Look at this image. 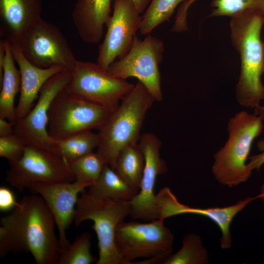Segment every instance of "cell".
<instances>
[{"label":"cell","instance_id":"cell-1","mask_svg":"<svg viewBox=\"0 0 264 264\" xmlns=\"http://www.w3.org/2000/svg\"><path fill=\"white\" fill-rule=\"evenodd\" d=\"M0 225L9 233L13 253L29 252L37 264H57L61 249L55 221L40 195L24 196Z\"/></svg>","mask_w":264,"mask_h":264},{"label":"cell","instance_id":"cell-2","mask_svg":"<svg viewBox=\"0 0 264 264\" xmlns=\"http://www.w3.org/2000/svg\"><path fill=\"white\" fill-rule=\"evenodd\" d=\"M264 16L260 12L246 10L231 18V39L240 54L241 72L236 88V98L243 107L256 109L264 99L263 43L261 32Z\"/></svg>","mask_w":264,"mask_h":264},{"label":"cell","instance_id":"cell-3","mask_svg":"<svg viewBox=\"0 0 264 264\" xmlns=\"http://www.w3.org/2000/svg\"><path fill=\"white\" fill-rule=\"evenodd\" d=\"M154 101L152 94L138 81L98 130L97 153L106 164L114 170L122 150L138 143L146 115Z\"/></svg>","mask_w":264,"mask_h":264},{"label":"cell","instance_id":"cell-4","mask_svg":"<svg viewBox=\"0 0 264 264\" xmlns=\"http://www.w3.org/2000/svg\"><path fill=\"white\" fill-rule=\"evenodd\" d=\"M263 120L259 116L242 110L228 121V138L214 155L212 172L220 184L233 187L245 182L252 171L248 167V159L254 139L262 132Z\"/></svg>","mask_w":264,"mask_h":264},{"label":"cell","instance_id":"cell-5","mask_svg":"<svg viewBox=\"0 0 264 264\" xmlns=\"http://www.w3.org/2000/svg\"><path fill=\"white\" fill-rule=\"evenodd\" d=\"M130 211L131 202L103 199L88 192L79 197L74 223L78 227L86 220L93 222L92 228L97 236L99 252L96 264H125L115 245V233Z\"/></svg>","mask_w":264,"mask_h":264},{"label":"cell","instance_id":"cell-6","mask_svg":"<svg viewBox=\"0 0 264 264\" xmlns=\"http://www.w3.org/2000/svg\"><path fill=\"white\" fill-rule=\"evenodd\" d=\"M112 111L67 92L65 88L52 102L48 114L47 130L54 140L93 130H99Z\"/></svg>","mask_w":264,"mask_h":264},{"label":"cell","instance_id":"cell-7","mask_svg":"<svg viewBox=\"0 0 264 264\" xmlns=\"http://www.w3.org/2000/svg\"><path fill=\"white\" fill-rule=\"evenodd\" d=\"M164 220L147 223L123 221L118 225L115 243L125 264L137 258L162 257L167 260L172 254L174 237Z\"/></svg>","mask_w":264,"mask_h":264},{"label":"cell","instance_id":"cell-8","mask_svg":"<svg viewBox=\"0 0 264 264\" xmlns=\"http://www.w3.org/2000/svg\"><path fill=\"white\" fill-rule=\"evenodd\" d=\"M71 73V79L65 88L67 92L112 112L135 85L114 77L97 63L89 62L77 60Z\"/></svg>","mask_w":264,"mask_h":264},{"label":"cell","instance_id":"cell-9","mask_svg":"<svg viewBox=\"0 0 264 264\" xmlns=\"http://www.w3.org/2000/svg\"><path fill=\"white\" fill-rule=\"evenodd\" d=\"M163 42L148 35L143 40L135 36L129 52L110 65L107 72L111 76L126 80L135 77L142 83L154 98L163 99L159 66L163 58Z\"/></svg>","mask_w":264,"mask_h":264},{"label":"cell","instance_id":"cell-10","mask_svg":"<svg viewBox=\"0 0 264 264\" xmlns=\"http://www.w3.org/2000/svg\"><path fill=\"white\" fill-rule=\"evenodd\" d=\"M9 164L5 180L20 192L30 189L37 183L75 181L66 160L42 148L26 146L22 157Z\"/></svg>","mask_w":264,"mask_h":264},{"label":"cell","instance_id":"cell-11","mask_svg":"<svg viewBox=\"0 0 264 264\" xmlns=\"http://www.w3.org/2000/svg\"><path fill=\"white\" fill-rule=\"evenodd\" d=\"M20 47L30 63L41 68L57 65L72 70L77 61L61 31L42 17L27 32Z\"/></svg>","mask_w":264,"mask_h":264},{"label":"cell","instance_id":"cell-12","mask_svg":"<svg viewBox=\"0 0 264 264\" xmlns=\"http://www.w3.org/2000/svg\"><path fill=\"white\" fill-rule=\"evenodd\" d=\"M71 75V70L66 69L49 78L41 88L36 104L24 117L15 122L14 133L27 146L52 152L54 140L47 130L49 108L55 97L69 82Z\"/></svg>","mask_w":264,"mask_h":264},{"label":"cell","instance_id":"cell-13","mask_svg":"<svg viewBox=\"0 0 264 264\" xmlns=\"http://www.w3.org/2000/svg\"><path fill=\"white\" fill-rule=\"evenodd\" d=\"M113 8L97 58V64L105 71L116 58L120 59L129 52L142 20L132 0H114Z\"/></svg>","mask_w":264,"mask_h":264},{"label":"cell","instance_id":"cell-14","mask_svg":"<svg viewBox=\"0 0 264 264\" xmlns=\"http://www.w3.org/2000/svg\"><path fill=\"white\" fill-rule=\"evenodd\" d=\"M138 143L145 157V166L138 194L131 201L130 216L134 219L153 221L160 219L157 196L154 187L158 175L168 168L161 158V142L154 133L146 132L140 136Z\"/></svg>","mask_w":264,"mask_h":264},{"label":"cell","instance_id":"cell-15","mask_svg":"<svg viewBox=\"0 0 264 264\" xmlns=\"http://www.w3.org/2000/svg\"><path fill=\"white\" fill-rule=\"evenodd\" d=\"M156 196L160 219H165L182 214H193L211 220L220 230V244L223 249H229L232 245L230 228L234 217L250 202L259 198L258 195L254 197H248L226 207L200 208L189 207L179 202L168 187L161 189Z\"/></svg>","mask_w":264,"mask_h":264},{"label":"cell","instance_id":"cell-16","mask_svg":"<svg viewBox=\"0 0 264 264\" xmlns=\"http://www.w3.org/2000/svg\"><path fill=\"white\" fill-rule=\"evenodd\" d=\"M87 188L76 181L68 182L37 183L30 190L40 195L52 213L58 231L61 249L70 243L66 230L74 221L78 195Z\"/></svg>","mask_w":264,"mask_h":264},{"label":"cell","instance_id":"cell-17","mask_svg":"<svg viewBox=\"0 0 264 264\" xmlns=\"http://www.w3.org/2000/svg\"><path fill=\"white\" fill-rule=\"evenodd\" d=\"M42 0H0V35L20 47L31 28L42 18Z\"/></svg>","mask_w":264,"mask_h":264},{"label":"cell","instance_id":"cell-18","mask_svg":"<svg viewBox=\"0 0 264 264\" xmlns=\"http://www.w3.org/2000/svg\"><path fill=\"white\" fill-rule=\"evenodd\" d=\"M10 45L21 77L20 95L16 107L17 120L24 117L32 108L44 84L52 76L66 68L57 65L48 68L37 66L26 59L20 47L11 44Z\"/></svg>","mask_w":264,"mask_h":264},{"label":"cell","instance_id":"cell-19","mask_svg":"<svg viewBox=\"0 0 264 264\" xmlns=\"http://www.w3.org/2000/svg\"><path fill=\"white\" fill-rule=\"evenodd\" d=\"M112 0H77L72 18L80 38L88 44L98 43L110 17Z\"/></svg>","mask_w":264,"mask_h":264},{"label":"cell","instance_id":"cell-20","mask_svg":"<svg viewBox=\"0 0 264 264\" xmlns=\"http://www.w3.org/2000/svg\"><path fill=\"white\" fill-rule=\"evenodd\" d=\"M4 40L5 55L2 78L0 81V118L15 122L17 117L14 102L16 94L21 90V77L15 64L10 43Z\"/></svg>","mask_w":264,"mask_h":264},{"label":"cell","instance_id":"cell-21","mask_svg":"<svg viewBox=\"0 0 264 264\" xmlns=\"http://www.w3.org/2000/svg\"><path fill=\"white\" fill-rule=\"evenodd\" d=\"M138 192L127 184L107 164L105 165L97 181L89 187L88 191L99 198L124 202H131Z\"/></svg>","mask_w":264,"mask_h":264},{"label":"cell","instance_id":"cell-22","mask_svg":"<svg viewBox=\"0 0 264 264\" xmlns=\"http://www.w3.org/2000/svg\"><path fill=\"white\" fill-rule=\"evenodd\" d=\"M144 166V155L137 143L122 150L117 159L114 170L127 184L139 191Z\"/></svg>","mask_w":264,"mask_h":264},{"label":"cell","instance_id":"cell-23","mask_svg":"<svg viewBox=\"0 0 264 264\" xmlns=\"http://www.w3.org/2000/svg\"><path fill=\"white\" fill-rule=\"evenodd\" d=\"M98 142L97 133L85 132L64 139L54 140L52 152L69 163L93 152L97 148Z\"/></svg>","mask_w":264,"mask_h":264},{"label":"cell","instance_id":"cell-24","mask_svg":"<svg viewBox=\"0 0 264 264\" xmlns=\"http://www.w3.org/2000/svg\"><path fill=\"white\" fill-rule=\"evenodd\" d=\"M209 261L208 251L200 237L190 234L184 237L181 248L172 254L164 264H205Z\"/></svg>","mask_w":264,"mask_h":264},{"label":"cell","instance_id":"cell-25","mask_svg":"<svg viewBox=\"0 0 264 264\" xmlns=\"http://www.w3.org/2000/svg\"><path fill=\"white\" fill-rule=\"evenodd\" d=\"M68 163L75 181L87 188L97 181L106 164L97 152L88 154Z\"/></svg>","mask_w":264,"mask_h":264},{"label":"cell","instance_id":"cell-26","mask_svg":"<svg viewBox=\"0 0 264 264\" xmlns=\"http://www.w3.org/2000/svg\"><path fill=\"white\" fill-rule=\"evenodd\" d=\"M185 0H151L142 16L141 35L149 34L161 23L169 21L175 8Z\"/></svg>","mask_w":264,"mask_h":264},{"label":"cell","instance_id":"cell-27","mask_svg":"<svg viewBox=\"0 0 264 264\" xmlns=\"http://www.w3.org/2000/svg\"><path fill=\"white\" fill-rule=\"evenodd\" d=\"M91 234L84 232L61 250L57 264H90L97 259L90 252Z\"/></svg>","mask_w":264,"mask_h":264},{"label":"cell","instance_id":"cell-28","mask_svg":"<svg viewBox=\"0 0 264 264\" xmlns=\"http://www.w3.org/2000/svg\"><path fill=\"white\" fill-rule=\"evenodd\" d=\"M214 8L210 17L231 18L246 10H254L264 15V0H212Z\"/></svg>","mask_w":264,"mask_h":264},{"label":"cell","instance_id":"cell-29","mask_svg":"<svg viewBox=\"0 0 264 264\" xmlns=\"http://www.w3.org/2000/svg\"><path fill=\"white\" fill-rule=\"evenodd\" d=\"M26 145L16 134L0 137V156L8 162L19 160L23 155Z\"/></svg>","mask_w":264,"mask_h":264},{"label":"cell","instance_id":"cell-30","mask_svg":"<svg viewBox=\"0 0 264 264\" xmlns=\"http://www.w3.org/2000/svg\"><path fill=\"white\" fill-rule=\"evenodd\" d=\"M195 1V0H185L183 1L178 10L175 23L172 29V31L179 32L187 30V11L190 5Z\"/></svg>","mask_w":264,"mask_h":264},{"label":"cell","instance_id":"cell-31","mask_svg":"<svg viewBox=\"0 0 264 264\" xmlns=\"http://www.w3.org/2000/svg\"><path fill=\"white\" fill-rule=\"evenodd\" d=\"M13 192L5 186L0 187V210L6 212L12 210L18 204Z\"/></svg>","mask_w":264,"mask_h":264},{"label":"cell","instance_id":"cell-32","mask_svg":"<svg viewBox=\"0 0 264 264\" xmlns=\"http://www.w3.org/2000/svg\"><path fill=\"white\" fill-rule=\"evenodd\" d=\"M13 243L9 233L4 227H0V258L4 257L8 252L13 251Z\"/></svg>","mask_w":264,"mask_h":264},{"label":"cell","instance_id":"cell-33","mask_svg":"<svg viewBox=\"0 0 264 264\" xmlns=\"http://www.w3.org/2000/svg\"><path fill=\"white\" fill-rule=\"evenodd\" d=\"M257 147L261 153L248 157L247 165L252 171L259 170L264 164V137L257 142Z\"/></svg>","mask_w":264,"mask_h":264},{"label":"cell","instance_id":"cell-34","mask_svg":"<svg viewBox=\"0 0 264 264\" xmlns=\"http://www.w3.org/2000/svg\"><path fill=\"white\" fill-rule=\"evenodd\" d=\"M14 123L0 118V137L7 136L14 133Z\"/></svg>","mask_w":264,"mask_h":264},{"label":"cell","instance_id":"cell-35","mask_svg":"<svg viewBox=\"0 0 264 264\" xmlns=\"http://www.w3.org/2000/svg\"><path fill=\"white\" fill-rule=\"evenodd\" d=\"M137 11L141 14L146 10L151 0H132Z\"/></svg>","mask_w":264,"mask_h":264},{"label":"cell","instance_id":"cell-36","mask_svg":"<svg viewBox=\"0 0 264 264\" xmlns=\"http://www.w3.org/2000/svg\"><path fill=\"white\" fill-rule=\"evenodd\" d=\"M254 114L259 116L264 120V105L262 106L260 105L255 109Z\"/></svg>","mask_w":264,"mask_h":264},{"label":"cell","instance_id":"cell-37","mask_svg":"<svg viewBox=\"0 0 264 264\" xmlns=\"http://www.w3.org/2000/svg\"><path fill=\"white\" fill-rule=\"evenodd\" d=\"M258 195L259 198L261 199L264 202V184L261 186L260 192Z\"/></svg>","mask_w":264,"mask_h":264},{"label":"cell","instance_id":"cell-38","mask_svg":"<svg viewBox=\"0 0 264 264\" xmlns=\"http://www.w3.org/2000/svg\"><path fill=\"white\" fill-rule=\"evenodd\" d=\"M263 50H264V42L263 43ZM263 74H264V73Z\"/></svg>","mask_w":264,"mask_h":264}]
</instances>
